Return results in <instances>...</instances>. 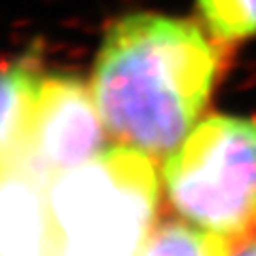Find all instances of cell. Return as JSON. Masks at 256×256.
Masks as SVG:
<instances>
[{"instance_id":"obj_6","label":"cell","mask_w":256,"mask_h":256,"mask_svg":"<svg viewBox=\"0 0 256 256\" xmlns=\"http://www.w3.org/2000/svg\"><path fill=\"white\" fill-rule=\"evenodd\" d=\"M40 82L30 61L0 64V154L21 137Z\"/></svg>"},{"instance_id":"obj_10","label":"cell","mask_w":256,"mask_h":256,"mask_svg":"<svg viewBox=\"0 0 256 256\" xmlns=\"http://www.w3.org/2000/svg\"><path fill=\"white\" fill-rule=\"evenodd\" d=\"M44 256H54V252H52V254H44Z\"/></svg>"},{"instance_id":"obj_2","label":"cell","mask_w":256,"mask_h":256,"mask_svg":"<svg viewBox=\"0 0 256 256\" xmlns=\"http://www.w3.org/2000/svg\"><path fill=\"white\" fill-rule=\"evenodd\" d=\"M54 256H138L154 226L156 174L148 154L112 146L50 188Z\"/></svg>"},{"instance_id":"obj_5","label":"cell","mask_w":256,"mask_h":256,"mask_svg":"<svg viewBox=\"0 0 256 256\" xmlns=\"http://www.w3.org/2000/svg\"><path fill=\"white\" fill-rule=\"evenodd\" d=\"M50 188L18 148L0 154V256L54 252Z\"/></svg>"},{"instance_id":"obj_1","label":"cell","mask_w":256,"mask_h":256,"mask_svg":"<svg viewBox=\"0 0 256 256\" xmlns=\"http://www.w3.org/2000/svg\"><path fill=\"white\" fill-rule=\"evenodd\" d=\"M218 66L216 48L192 21L129 14L102 38L92 92L120 144L169 154L194 129Z\"/></svg>"},{"instance_id":"obj_4","label":"cell","mask_w":256,"mask_h":256,"mask_svg":"<svg viewBox=\"0 0 256 256\" xmlns=\"http://www.w3.org/2000/svg\"><path fill=\"white\" fill-rule=\"evenodd\" d=\"M104 129L90 88L72 76H48L14 148L54 184L104 150Z\"/></svg>"},{"instance_id":"obj_8","label":"cell","mask_w":256,"mask_h":256,"mask_svg":"<svg viewBox=\"0 0 256 256\" xmlns=\"http://www.w3.org/2000/svg\"><path fill=\"white\" fill-rule=\"evenodd\" d=\"M212 36L238 42L256 34V0H198Z\"/></svg>"},{"instance_id":"obj_7","label":"cell","mask_w":256,"mask_h":256,"mask_svg":"<svg viewBox=\"0 0 256 256\" xmlns=\"http://www.w3.org/2000/svg\"><path fill=\"white\" fill-rule=\"evenodd\" d=\"M232 241L194 222L164 220L148 232L138 256H230Z\"/></svg>"},{"instance_id":"obj_3","label":"cell","mask_w":256,"mask_h":256,"mask_svg":"<svg viewBox=\"0 0 256 256\" xmlns=\"http://www.w3.org/2000/svg\"><path fill=\"white\" fill-rule=\"evenodd\" d=\"M167 198L182 218L226 238L256 218V118L210 116L164 164Z\"/></svg>"},{"instance_id":"obj_9","label":"cell","mask_w":256,"mask_h":256,"mask_svg":"<svg viewBox=\"0 0 256 256\" xmlns=\"http://www.w3.org/2000/svg\"><path fill=\"white\" fill-rule=\"evenodd\" d=\"M230 256H256V241H248V243H241L238 247H234Z\"/></svg>"}]
</instances>
